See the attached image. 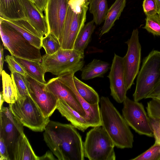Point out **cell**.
I'll list each match as a JSON object with an SVG mask.
<instances>
[{
	"label": "cell",
	"mask_w": 160,
	"mask_h": 160,
	"mask_svg": "<svg viewBox=\"0 0 160 160\" xmlns=\"http://www.w3.org/2000/svg\"><path fill=\"white\" fill-rule=\"evenodd\" d=\"M44 131V140L58 159L84 160V142L72 124L50 120Z\"/></svg>",
	"instance_id": "cell-1"
},
{
	"label": "cell",
	"mask_w": 160,
	"mask_h": 160,
	"mask_svg": "<svg viewBox=\"0 0 160 160\" xmlns=\"http://www.w3.org/2000/svg\"><path fill=\"white\" fill-rule=\"evenodd\" d=\"M101 126L109 136L115 147L121 148L133 147V135L125 120L107 97L100 100Z\"/></svg>",
	"instance_id": "cell-2"
},
{
	"label": "cell",
	"mask_w": 160,
	"mask_h": 160,
	"mask_svg": "<svg viewBox=\"0 0 160 160\" xmlns=\"http://www.w3.org/2000/svg\"><path fill=\"white\" fill-rule=\"evenodd\" d=\"M84 53L74 49L61 48L56 53L42 56L41 63L45 73L49 72L57 77L74 74L84 66Z\"/></svg>",
	"instance_id": "cell-3"
},
{
	"label": "cell",
	"mask_w": 160,
	"mask_h": 160,
	"mask_svg": "<svg viewBox=\"0 0 160 160\" xmlns=\"http://www.w3.org/2000/svg\"><path fill=\"white\" fill-rule=\"evenodd\" d=\"M63 32L59 42L61 48L73 49L77 38L86 21L89 3L85 0H70Z\"/></svg>",
	"instance_id": "cell-4"
},
{
	"label": "cell",
	"mask_w": 160,
	"mask_h": 160,
	"mask_svg": "<svg viewBox=\"0 0 160 160\" xmlns=\"http://www.w3.org/2000/svg\"><path fill=\"white\" fill-rule=\"evenodd\" d=\"M160 81V51L153 50L144 59L137 75L134 100L146 98Z\"/></svg>",
	"instance_id": "cell-5"
},
{
	"label": "cell",
	"mask_w": 160,
	"mask_h": 160,
	"mask_svg": "<svg viewBox=\"0 0 160 160\" xmlns=\"http://www.w3.org/2000/svg\"><path fill=\"white\" fill-rule=\"evenodd\" d=\"M9 108L17 119L23 126L36 132L44 131L50 121L46 118L30 97H18L14 103L9 104Z\"/></svg>",
	"instance_id": "cell-6"
},
{
	"label": "cell",
	"mask_w": 160,
	"mask_h": 160,
	"mask_svg": "<svg viewBox=\"0 0 160 160\" xmlns=\"http://www.w3.org/2000/svg\"><path fill=\"white\" fill-rule=\"evenodd\" d=\"M0 34L4 48L11 55L23 59L41 62L40 49L32 45L18 32L0 19Z\"/></svg>",
	"instance_id": "cell-7"
},
{
	"label": "cell",
	"mask_w": 160,
	"mask_h": 160,
	"mask_svg": "<svg viewBox=\"0 0 160 160\" xmlns=\"http://www.w3.org/2000/svg\"><path fill=\"white\" fill-rule=\"evenodd\" d=\"M114 147L101 126L94 127L87 132L84 142V157L90 160H115Z\"/></svg>",
	"instance_id": "cell-8"
},
{
	"label": "cell",
	"mask_w": 160,
	"mask_h": 160,
	"mask_svg": "<svg viewBox=\"0 0 160 160\" xmlns=\"http://www.w3.org/2000/svg\"><path fill=\"white\" fill-rule=\"evenodd\" d=\"M123 103V117L129 126L140 134L153 137L150 118L142 104L127 96Z\"/></svg>",
	"instance_id": "cell-9"
},
{
	"label": "cell",
	"mask_w": 160,
	"mask_h": 160,
	"mask_svg": "<svg viewBox=\"0 0 160 160\" xmlns=\"http://www.w3.org/2000/svg\"><path fill=\"white\" fill-rule=\"evenodd\" d=\"M125 43L128 48L123 61L125 85L128 91L133 84L140 68L141 47L137 29L133 30L130 38Z\"/></svg>",
	"instance_id": "cell-10"
},
{
	"label": "cell",
	"mask_w": 160,
	"mask_h": 160,
	"mask_svg": "<svg viewBox=\"0 0 160 160\" xmlns=\"http://www.w3.org/2000/svg\"><path fill=\"white\" fill-rule=\"evenodd\" d=\"M29 96L46 118H49L57 109L58 99L47 89L46 83L40 82L27 75L25 77Z\"/></svg>",
	"instance_id": "cell-11"
},
{
	"label": "cell",
	"mask_w": 160,
	"mask_h": 160,
	"mask_svg": "<svg viewBox=\"0 0 160 160\" xmlns=\"http://www.w3.org/2000/svg\"><path fill=\"white\" fill-rule=\"evenodd\" d=\"M70 0H47L45 12L49 32L60 42Z\"/></svg>",
	"instance_id": "cell-12"
},
{
	"label": "cell",
	"mask_w": 160,
	"mask_h": 160,
	"mask_svg": "<svg viewBox=\"0 0 160 160\" xmlns=\"http://www.w3.org/2000/svg\"><path fill=\"white\" fill-rule=\"evenodd\" d=\"M0 137L7 147L11 160L14 145L23 132V125L15 118L9 108L2 107L0 109Z\"/></svg>",
	"instance_id": "cell-13"
},
{
	"label": "cell",
	"mask_w": 160,
	"mask_h": 160,
	"mask_svg": "<svg viewBox=\"0 0 160 160\" xmlns=\"http://www.w3.org/2000/svg\"><path fill=\"white\" fill-rule=\"evenodd\" d=\"M107 77L110 81L111 95L117 102H123L128 91L124 78L123 57L114 54Z\"/></svg>",
	"instance_id": "cell-14"
},
{
	"label": "cell",
	"mask_w": 160,
	"mask_h": 160,
	"mask_svg": "<svg viewBox=\"0 0 160 160\" xmlns=\"http://www.w3.org/2000/svg\"><path fill=\"white\" fill-rule=\"evenodd\" d=\"M68 74L58 77V79L68 87L74 94L81 104L86 115L85 118L90 127L101 126L100 106L98 104L91 105L88 103L79 95L75 86L73 76Z\"/></svg>",
	"instance_id": "cell-15"
},
{
	"label": "cell",
	"mask_w": 160,
	"mask_h": 160,
	"mask_svg": "<svg viewBox=\"0 0 160 160\" xmlns=\"http://www.w3.org/2000/svg\"><path fill=\"white\" fill-rule=\"evenodd\" d=\"M46 85L48 90L58 99L65 101L80 115L85 118V112L74 94L68 87L62 82L58 77L49 80L46 83Z\"/></svg>",
	"instance_id": "cell-16"
},
{
	"label": "cell",
	"mask_w": 160,
	"mask_h": 160,
	"mask_svg": "<svg viewBox=\"0 0 160 160\" xmlns=\"http://www.w3.org/2000/svg\"><path fill=\"white\" fill-rule=\"evenodd\" d=\"M28 21L42 36L49 33L45 16L35 4L30 0H21Z\"/></svg>",
	"instance_id": "cell-17"
},
{
	"label": "cell",
	"mask_w": 160,
	"mask_h": 160,
	"mask_svg": "<svg viewBox=\"0 0 160 160\" xmlns=\"http://www.w3.org/2000/svg\"><path fill=\"white\" fill-rule=\"evenodd\" d=\"M0 18L11 21L27 20L21 0H0Z\"/></svg>",
	"instance_id": "cell-18"
},
{
	"label": "cell",
	"mask_w": 160,
	"mask_h": 160,
	"mask_svg": "<svg viewBox=\"0 0 160 160\" xmlns=\"http://www.w3.org/2000/svg\"><path fill=\"white\" fill-rule=\"evenodd\" d=\"M57 109L62 116L79 130L84 132L90 127L85 118L80 115L63 100L58 99Z\"/></svg>",
	"instance_id": "cell-19"
},
{
	"label": "cell",
	"mask_w": 160,
	"mask_h": 160,
	"mask_svg": "<svg viewBox=\"0 0 160 160\" xmlns=\"http://www.w3.org/2000/svg\"><path fill=\"white\" fill-rule=\"evenodd\" d=\"M39 160L24 133L18 137L12 151L11 160Z\"/></svg>",
	"instance_id": "cell-20"
},
{
	"label": "cell",
	"mask_w": 160,
	"mask_h": 160,
	"mask_svg": "<svg viewBox=\"0 0 160 160\" xmlns=\"http://www.w3.org/2000/svg\"><path fill=\"white\" fill-rule=\"evenodd\" d=\"M109 68L110 64L108 62L94 59L82 68L81 78L88 80L97 77H103Z\"/></svg>",
	"instance_id": "cell-21"
},
{
	"label": "cell",
	"mask_w": 160,
	"mask_h": 160,
	"mask_svg": "<svg viewBox=\"0 0 160 160\" xmlns=\"http://www.w3.org/2000/svg\"><path fill=\"white\" fill-rule=\"evenodd\" d=\"M14 57L27 75L40 82L46 83L44 78L45 72L41 62Z\"/></svg>",
	"instance_id": "cell-22"
},
{
	"label": "cell",
	"mask_w": 160,
	"mask_h": 160,
	"mask_svg": "<svg viewBox=\"0 0 160 160\" xmlns=\"http://www.w3.org/2000/svg\"><path fill=\"white\" fill-rule=\"evenodd\" d=\"M126 0H115L108 9L104 24L100 31V38L108 32L114 25L115 21L119 19L126 6Z\"/></svg>",
	"instance_id": "cell-23"
},
{
	"label": "cell",
	"mask_w": 160,
	"mask_h": 160,
	"mask_svg": "<svg viewBox=\"0 0 160 160\" xmlns=\"http://www.w3.org/2000/svg\"><path fill=\"white\" fill-rule=\"evenodd\" d=\"M92 20L85 24L75 40L73 49L84 53V51L91 40L92 35L95 26Z\"/></svg>",
	"instance_id": "cell-24"
},
{
	"label": "cell",
	"mask_w": 160,
	"mask_h": 160,
	"mask_svg": "<svg viewBox=\"0 0 160 160\" xmlns=\"http://www.w3.org/2000/svg\"><path fill=\"white\" fill-rule=\"evenodd\" d=\"M73 80L77 92L88 103L91 105L99 103V95L93 88L79 80L74 75Z\"/></svg>",
	"instance_id": "cell-25"
},
{
	"label": "cell",
	"mask_w": 160,
	"mask_h": 160,
	"mask_svg": "<svg viewBox=\"0 0 160 160\" xmlns=\"http://www.w3.org/2000/svg\"><path fill=\"white\" fill-rule=\"evenodd\" d=\"M1 19L5 22L18 32L32 45L41 49L42 46V39L35 35L30 31L27 26H23L18 23L16 21Z\"/></svg>",
	"instance_id": "cell-26"
},
{
	"label": "cell",
	"mask_w": 160,
	"mask_h": 160,
	"mask_svg": "<svg viewBox=\"0 0 160 160\" xmlns=\"http://www.w3.org/2000/svg\"><path fill=\"white\" fill-rule=\"evenodd\" d=\"M2 76V96L5 101L9 104L15 102L18 99V95L13 84L11 76L3 70Z\"/></svg>",
	"instance_id": "cell-27"
},
{
	"label": "cell",
	"mask_w": 160,
	"mask_h": 160,
	"mask_svg": "<svg viewBox=\"0 0 160 160\" xmlns=\"http://www.w3.org/2000/svg\"><path fill=\"white\" fill-rule=\"evenodd\" d=\"M89 11L93 16V21L97 25L105 20L108 8L107 0H91L89 3Z\"/></svg>",
	"instance_id": "cell-28"
},
{
	"label": "cell",
	"mask_w": 160,
	"mask_h": 160,
	"mask_svg": "<svg viewBox=\"0 0 160 160\" xmlns=\"http://www.w3.org/2000/svg\"><path fill=\"white\" fill-rule=\"evenodd\" d=\"M42 43L46 53L49 55L55 53L61 48L58 39L50 33L42 38Z\"/></svg>",
	"instance_id": "cell-29"
},
{
	"label": "cell",
	"mask_w": 160,
	"mask_h": 160,
	"mask_svg": "<svg viewBox=\"0 0 160 160\" xmlns=\"http://www.w3.org/2000/svg\"><path fill=\"white\" fill-rule=\"evenodd\" d=\"M11 76L17 91L18 97H24L29 95L25 77L16 72L11 73Z\"/></svg>",
	"instance_id": "cell-30"
},
{
	"label": "cell",
	"mask_w": 160,
	"mask_h": 160,
	"mask_svg": "<svg viewBox=\"0 0 160 160\" xmlns=\"http://www.w3.org/2000/svg\"><path fill=\"white\" fill-rule=\"evenodd\" d=\"M153 35L160 36V16L158 14L147 16L145 26L143 28Z\"/></svg>",
	"instance_id": "cell-31"
},
{
	"label": "cell",
	"mask_w": 160,
	"mask_h": 160,
	"mask_svg": "<svg viewBox=\"0 0 160 160\" xmlns=\"http://www.w3.org/2000/svg\"><path fill=\"white\" fill-rule=\"evenodd\" d=\"M131 160H160V144L154 143L147 151Z\"/></svg>",
	"instance_id": "cell-32"
},
{
	"label": "cell",
	"mask_w": 160,
	"mask_h": 160,
	"mask_svg": "<svg viewBox=\"0 0 160 160\" xmlns=\"http://www.w3.org/2000/svg\"><path fill=\"white\" fill-rule=\"evenodd\" d=\"M147 114L150 118L160 119V101L155 98L147 103Z\"/></svg>",
	"instance_id": "cell-33"
},
{
	"label": "cell",
	"mask_w": 160,
	"mask_h": 160,
	"mask_svg": "<svg viewBox=\"0 0 160 160\" xmlns=\"http://www.w3.org/2000/svg\"><path fill=\"white\" fill-rule=\"evenodd\" d=\"M5 61L8 63L11 73L17 72L25 77L27 75L22 68L15 60L13 56L8 55H7L5 57Z\"/></svg>",
	"instance_id": "cell-34"
},
{
	"label": "cell",
	"mask_w": 160,
	"mask_h": 160,
	"mask_svg": "<svg viewBox=\"0 0 160 160\" xmlns=\"http://www.w3.org/2000/svg\"><path fill=\"white\" fill-rule=\"evenodd\" d=\"M142 7L144 12L147 16L158 13V9L156 0H144Z\"/></svg>",
	"instance_id": "cell-35"
},
{
	"label": "cell",
	"mask_w": 160,
	"mask_h": 160,
	"mask_svg": "<svg viewBox=\"0 0 160 160\" xmlns=\"http://www.w3.org/2000/svg\"><path fill=\"white\" fill-rule=\"evenodd\" d=\"M155 143L160 144V119L150 118Z\"/></svg>",
	"instance_id": "cell-36"
},
{
	"label": "cell",
	"mask_w": 160,
	"mask_h": 160,
	"mask_svg": "<svg viewBox=\"0 0 160 160\" xmlns=\"http://www.w3.org/2000/svg\"><path fill=\"white\" fill-rule=\"evenodd\" d=\"M0 160H10L11 158L7 147L3 139L0 137Z\"/></svg>",
	"instance_id": "cell-37"
},
{
	"label": "cell",
	"mask_w": 160,
	"mask_h": 160,
	"mask_svg": "<svg viewBox=\"0 0 160 160\" xmlns=\"http://www.w3.org/2000/svg\"><path fill=\"white\" fill-rule=\"evenodd\" d=\"M47 0H36L34 3L38 8L42 12L45 11Z\"/></svg>",
	"instance_id": "cell-38"
},
{
	"label": "cell",
	"mask_w": 160,
	"mask_h": 160,
	"mask_svg": "<svg viewBox=\"0 0 160 160\" xmlns=\"http://www.w3.org/2000/svg\"><path fill=\"white\" fill-rule=\"evenodd\" d=\"M160 93V81L154 89L148 95L146 98H152L154 96Z\"/></svg>",
	"instance_id": "cell-39"
},
{
	"label": "cell",
	"mask_w": 160,
	"mask_h": 160,
	"mask_svg": "<svg viewBox=\"0 0 160 160\" xmlns=\"http://www.w3.org/2000/svg\"><path fill=\"white\" fill-rule=\"evenodd\" d=\"M3 45L1 44L0 47V74H1L3 70V65L5 60L4 57V49Z\"/></svg>",
	"instance_id": "cell-40"
},
{
	"label": "cell",
	"mask_w": 160,
	"mask_h": 160,
	"mask_svg": "<svg viewBox=\"0 0 160 160\" xmlns=\"http://www.w3.org/2000/svg\"><path fill=\"white\" fill-rule=\"evenodd\" d=\"M52 152L50 151H48L43 155L41 157H39V160H55L52 154Z\"/></svg>",
	"instance_id": "cell-41"
},
{
	"label": "cell",
	"mask_w": 160,
	"mask_h": 160,
	"mask_svg": "<svg viewBox=\"0 0 160 160\" xmlns=\"http://www.w3.org/2000/svg\"><path fill=\"white\" fill-rule=\"evenodd\" d=\"M0 109H1L3 107V104L4 102L5 101L3 97L2 94V92H0Z\"/></svg>",
	"instance_id": "cell-42"
},
{
	"label": "cell",
	"mask_w": 160,
	"mask_h": 160,
	"mask_svg": "<svg viewBox=\"0 0 160 160\" xmlns=\"http://www.w3.org/2000/svg\"><path fill=\"white\" fill-rule=\"evenodd\" d=\"M158 9V13L159 14L160 13V0H156Z\"/></svg>",
	"instance_id": "cell-43"
},
{
	"label": "cell",
	"mask_w": 160,
	"mask_h": 160,
	"mask_svg": "<svg viewBox=\"0 0 160 160\" xmlns=\"http://www.w3.org/2000/svg\"><path fill=\"white\" fill-rule=\"evenodd\" d=\"M152 98H155L160 101V93L154 96Z\"/></svg>",
	"instance_id": "cell-44"
},
{
	"label": "cell",
	"mask_w": 160,
	"mask_h": 160,
	"mask_svg": "<svg viewBox=\"0 0 160 160\" xmlns=\"http://www.w3.org/2000/svg\"><path fill=\"white\" fill-rule=\"evenodd\" d=\"M85 1L87 2H90V1L91 0H85Z\"/></svg>",
	"instance_id": "cell-45"
},
{
	"label": "cell",
	"mask_w": 160,
	"mask_h": 160,
	"mask_svg": "<svg viewBox=\"0 0 160 160\" xmlns=\"http://www.w3.org/2000/svg\"><path fill=\"white\" fill-rule=\"evenodd\" d=\"M30 0L31 1H32V2H33L34 3H35V1H36V0Z\"/></svg>",
	"instance_id": "cell-46"
},
{
	"label": "cell",
	"mask_w": 160,
	"mask_h": 160,
	"mask_svg": "<svg viewBox=\"0 0 160 160\" xmlns=\"http://www.w3.org/2000/svg\"><path fill=\"white\" fill-rule=\"evenodd\" d=\"M158 14L159 15V16H160V13H159V14Z\"/></svg>",
	"instance_id": "cell-47"
}]
</instances>
